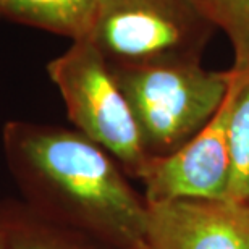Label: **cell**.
Masks as SVG:
<instances>
[{"mask_svg":"<svg viewBox=\"0 0 249 249\" xmlns=\"http://www.w3.org/2000/svg\"><path fill=\"white\" fill-rule=\"evenodd\" d=\"M3 152L26 206L117 249H142L147 207L117 160L78 129L8 122Z\"/></svg>","mask_w":249,"mask_h":249,"instance_id":"obj_1","label":"cell"},{"mask_svg":"<svg viewBox=\"0 0 249 249\" xmlns=\"http://www.w3.org/2000/svg\"><path fill=\"white\" fill-rule=\"evenodd\" d=\"M110 68L151 157L168 156L196 136L220 107L233 78L231 68L215 71L201 62Z\"/></svg>","mask_w":249,"mask_h":249,"instance_id":"obj_2","label":"cell"},{"mask_svg":"<svg viewBox=\"0 0 249 249\" xmlns=\"http://www.w3.org/2000/svg\"><path fill=\"white\" fill-rule=\"evenodd\" d=\"M215 24L194 0H99L88 39L112 67L201 62Z\"/></svg>","mask_w":249,"mask_h":249,"instance_id":"obj_3","label":"cell"},{"mask_svg":"<svg viewBox=\"0 0 249 249\" xmlns=\"http://www.w3.org/2000/svg\"><path fill=\"white\" fill-rule=\"evenodd\" d=\"M47 73L74 128L106 149L124 172L139 177L151 156L131 107L99 49L88 37L71 41L62 55L47 63Z\"/></svg>","mask_w":249,"mask_h":249,"instance_id":"obj_4","label":"cell"},{"mask_svg":"<svg viewBox=\"0 0 249 249\" xmlns=\"http://www.w3.org/2000/svg\"><path fill=\"white\" fill-rule=\"evenodd\" d=\"M233 78L220 107L196 136L162 157H149L139 173L146 202L222 199L230 175V122L236 97L249 78V63L233 62Z\"/></svg>","mask_w":249,"mask_h":249,"instance_id":"obj_5","label":"cell"},{"mask_svg":"<svg viewBox=\"0 0 249 249\" xmlns=\"http://www.w3.org/2000/svg\"><path fill=\"white\" fill-rule=\"evenodd\" d=\"M146 207L142 249H249V204L172 199Z\"/></svg>","mask_w":249,"mask_h":249,"instance_id":"obj_6","label":"cell"},{"mask_svg":"<svg viewBox=\"0 0 249 249\" xmlns=\"http://www.w3.org/2000/svg\"><path fill=\"white\" fill-rule=\"evenodd\" d=\"M99 0H0V18L65 36H89Z\"/></svg>","mask_w":249,"mask_h":249,"instance_id":"obj_7","label":"cell"},{"mask_svg":"<svg viewBox=\"0 0 249 249\" xmlns=\"http://www.w3.org/2000/svg\"><path fill=\"white\" fill-rule=\"evenodd\" d=\"M5 249H89L76 238L31 207L12 204L0 207Z\"/></svg>","mask_w":249,"mask_h":249,"instance_id":"obj_8","label":"cell"},{"mask_svg":"<svg viewBox=\"0 0 249 249\" xmlns=\"http://www.w3.org/2000/svg\"><path fill=\"white\" fill-rule=\"evenodd\" d=\"M225 199L249 204V78L236 97L230 122V175Z\"/></svg>","mask_w":249,"mask_h":249,"instance_id":"obj_9","label":"cell"},{"mask_svg":"<svg viewBox=\"0 0 249 249\" xmlns=\"http://www.w3.org/2000/svg\"><path fill=\"white\" fill-rule=\"evenodd\" d=\"M206 17L227 33L236 63H249V0H194Z\"/></svg>","mask_w":249,"mask_h":249,"instance_id":"obj_10","label":"cell"},{"mask_svg":"<svg viewBox=\"0 0 249 249\" xmlns=\"http://www.w3.org/2000/svg\"><path fill=\"white\" fill-rule=\"evenodd\" d=\"M0 249H5V230H3L2 220H0Z\"/></svg>","mask_w":249,"mask_h":249,"instance_id":"obj_11","label":"cell"}]
</instances>
